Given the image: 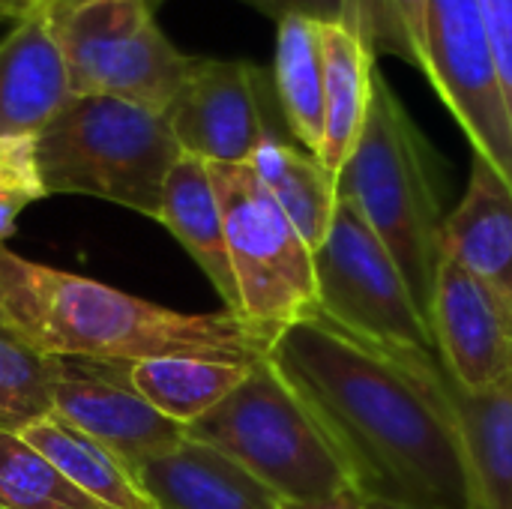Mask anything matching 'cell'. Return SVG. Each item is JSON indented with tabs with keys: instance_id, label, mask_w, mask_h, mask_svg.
<instances>
[{
	"instance_id": "1",
	"label": "cell",
	"mask_w": 512,
	"mask_h": 509,
	"mask_svg": "<svg viewBox=\"0 0 512 509\" xmlns=\"http://www.w3.org/2000/svg\"><path fill=\"white\" fill-rule=\"evenodd\" d=\"M267 360L366 498L477 509L453 384L435 354L384 348L318 315L285 327Z\"/></svg>"
},
{
	"instance_id": "2",
	"label": "cell",
	"mask_w": 512,
	"mask_h": 509,
	"mask_svg": "<svg viewBox=\"0 0 512 509\" xmlns=\"http://www.w3.org/2000/svg\"><path fill=\"white\" fill-rule=\"evenodd\" d=\"M0 327L51 357L138 363L210 357L255 366L273 336L237 312H177L0 246Z\"/></svg>"
},
{
	"instance_id": "3",
	"label": "cell",
	"mask_w": 512,
	"mask_h": 509,
	"mask_svg": "<svg viewBox=\"0 0 512 509\" xmlns=\"http://www.w3.org/2000/svg\"><path fill=\"white\" fill-rule=\"evenodd\" d=\"M336 195L378 234L429 318L444 228L435 159L381 72L357 147L336 174Z\"/></svg>"
},
{
	"instance_id": "4",
	"label": "cell",
	"mask_w": 512,
	"mask_h": 509,
	"mask_svg": "<svg viewBox=\"0 0 512 509\" xmlns=\"http://www.w3.org/2000/svg\"><path fill=\"white\" fill-rule=\"evenodd\" d=\"M36 156L48 195H90L159 222L183 150L165 114L111 96H75L36 135Z\"/></svg>"
},
{
	"instance_id": "5",
	"label": "cell",
	"mask_w": 512,
	"mask_h": 509,
	"mask_svg": "<svg viewBox=\"0 0 512 509\" xmlns=\"http://www.w3.org/2000/svg\"><path fill=\"white\" fill-rule=\"evenodd\" d=\"M186 435L231 459L285 504L321 501L354 486L333 444L270 360L255 363L249 378Z\"/></svg>"
},
{
	"instance_id": "6",
	"label": "cell",
	"mask_w": 512,
	"mask_h": 509,
	"mask_svg": "<svg viewBox=\"0 0 512 509\" xmlns=\"http://www.w3.org/2000/svg\"><path fill=\"white\" fill-rule=\"evenodd\" d=\"M210 165V162H207ZM240 318L267 336L318 318L315 252L291 225L252 165H210Z\"/></svg>"
},
{
	"instance_id": "7",
	"label": "cell",
	"mask_w": 512,
	"mask_h": 509,
	"mask_svg": "<svg viewBox=\"0 0 512 509\" xmlns=\"http://www.w3.org/2000/svg\"><path fill=\"white\" fill-rule=\"evenodd\" d=\"M75 96H111L165 114L198 57L156 21L153 0H75L54 9Z\"/></svg>"
},
{
	"instance_id": "8",
	"label": "cell",
	"mask_w": 512,
	"mask_h": 509,
	"mask_svg": "<svg viewBox=\"0 0 512 509\" xmlns=\"http://www.w3.org/2000/svg\"><path fill=\"white\" fill-rule=\"evenodd\" d=\"M315 285L318 315L345 333L396 351L435 354L429 318L408 279L378 234L342 198L324 243L315 249Z\"/></svg>"
},
{
	"instance_id": "9",
	"label": "cell",
	"mask_w": 512,
	"mask_h": 509,
	"mask_svg": "<svg viewBox=\"0 0 512 509\" xmlns=\"http://www.w3.org/2000/svg\"><path fill=\"white\" fill-rule=\"evenodd\" d=\"M420 72L468 135L474 156L512 186V120L480 0H429Z\"/></svg>"
},
{
	"instance_id": "10",
	"label": "cell",
	"mask_w": 512,
	"mask_h": 509,
	"mask_svg": "<svg viewBox=\"0 0 512 509\" xmlns=\"http://www.w3.org/2000/svg\"><path fill=\"white\" fill-rule=\"evenodd\" d=\"M270 111L282 114L276 84L261 66L198 57L165 120L183 153L210 165H249L267 138H291L285 123H273Z\"/></svg>"
},
{
	"instance_id": "11",
	"label": "cell",
	"mask_w": 512,
	"mask_h": 509,
	"mask_svg": "<svg viewBox=\"0 0 512 509\" xmlns=\"http://www.w3.org/2000/svg\"><path fill=\"white\" fill-rule=\"evenodd\" d=\"M54 417L111 453L135 480L141 465L177 450L186 426L162 417L129 384V363L60 357Z\"/></svg>"
},
{
	"instance_id": "12",
	"label": "cell",
	"mask_w": 512,
	"mask_h": 509,
	"mask_svg": "<svg viewBox=\"0 0 512 509\" xmlns=\"http://www.w3.org/2000/svg\"><path fill=\"white\" fill-rule=\"evenodd\" d=\"M429 327L435 354L459 390L483 393L512 378V303L447 258L435 273Z\"/></svg>"
},
{
	"instance_id": "13",
	"label": "cell",
	"mask_w": 512,
	"mask_h": 509,
	"mask_svg": "<svg viewBox=\"0 0 512 509\" xmlns=\"http://www.w3.org/2000/svg\"><path fill=\"white\" fill-rule=\"evenodd\" d=\"M72 99L54 9L12 24L0 39V135H39Z\"/></svg>"
},
{
	"instance_id": "14",
	"label": "cell",
	"mask_w": 512,
	"mask_h": 509,
	"mask_svg": "<svg viewBox=\"0 0 512 509\" xmlns=\"http://www.w3.org/2000/svg\"><path fill=\"white\" fill-rule=\"evenodd\" d=\"M441 258L492 285L512 303V186L480 156L459 207L444 216Z\"/></svg>"
},
{
	"instance_id": "15",
	"label": "cell",
	"mask_w": 512,
	"mask_h": 509,
	"mask_svg": "<svg viewBox=\"0 0 512 509\" xmlns=\"http://www.w3.org/2000/svg\"><path fill=\"white\" fill-rule=\"evenodd\" d=\"M135 483L159 509H285V501L222 453L186 441L141 465Z\"/></svg>"
},
{
	"instance_id": "16",
	"label": "cell",
	"mask_w": 512,
	"mask_h": 509,
	"mask_svg": "<svg viewBox=\"0 0 512 509\" xmlns=\"http://www.w3.org/2000/svg\"><path fill=\"white\" fill-rule=\"evenodd\" d=\"M159 222L177 237V243L192 255L201 273L210 279L228 312L240 315L237 282L225 243L222 204L213 186L210 165L198 156L183 153L168 174Z\"/></svg>"
},
{
	"instance_id": "17",
	"label": "cell",
	"mask_w": 512,
	"mask_h": 509,
	"mask_svg": "<svg viewBox=\"0 0 512 509\" xmlns=\"http://www.w3.org/2000/svg\"><path fill=\"white\" fill-rule=\"evenodd\" d=\"M324 45V144L318 162L336 180L342 165L357 147V138L366 123L372 84H375V57L372 42L345 21L321 24Z\"/></svg>"
},
{
	"instance_id": "18",
	"label": "cell",
	"mask_w": 512,
	"mask_h": 509,
	"mask_svg": "<svg viewBox=\"0 0 512 509\" xmlns=\"http://www.w3.org/2000/svg\"><path fill=\"white\" fill-rule=\"evenodd\" d=\"M321 24L303 15L276 24L273 84L288 135L315 159L324 144V45Z\"/></svg>"
},
{
	"instance_id": "19",
	"label": "cell",
	"mask_w": 512,
	"mask_h": 509,
	"mask_svg": "<svg viewBox=\"0 0 512 509\" xmlns=\"http://www.w3.org/2000/svg\"><path fill=\"white\" fill-rule=\"evenodd\" d=\"M453 402L477 509H512V378L483 393L453 384Z\"/></svg>"
},
{
	"instance_id": "20",
	"label": "cell",
	"mask_w": 512,
	"mask_h": 509,
	"mask_svg": "<svg viewBox=\"0 0 512 509\" xmlns=\"http://www.w3.org/2000/svg\"><path fill=\"white\" fill-rule=\"evenodd\" d=\"M252 366L210 360V357H156L129 363V384L162 417L192 426L222 405L246 378Z\"/></svg>"
},
{
	"instance_id": "21",
	"label": "cell",
	"mask_w": 512,
	"mask_h": 509,
	"mask_svg": "<svg viewBox=\"0 0 512 509\" xmlns=\"http://www.w3.org/2000/svg\"><path fill=\"white\" fill-rule=\"evenodd\" d=\"M249 165L315 252L324 243L339 204L336 180L327 168L285 135L267 138Z\"/></svg>"
},
{
	"instance_id": "22",
	"label": "cell",
	"mask_w": 512,
	"mask_h": 509,
	"mask_svg": "<svg viewBox=\"0 0 512 509\" xmlns=\"http://www.w3.org/2000/svg\"><path fill=\"white\" fill-rule=\"evenodd\" d=\"M63 360L42 354L0 327V435H18L54 411Z\"/></svg>"
},
{
	"instance_id": "23",
	"label": "cell",
	"mask_w": 512,
	"mask_h": 509,
	"mask_svg": "<svg viewBox=\"0 0 512 509\" xmlns=\"http://www.w3.org/2000/svg\"><path fill=\"white\" fill-rule=\"evenodd\" d=\"M0 509H111L15 435H0Z\"/></svg>"
},
{
	"instance_id": "24",
	"label": "cell",
	"mask_w": 512,
	"mask_h": 509,
	"mask_svg": "<svg viewBox=\"0 0 512 509\" xmlns=\"http://www.w3.org/2000/svg\"><path fill=\"white\" fill-rule=\"evenodd\" d=\"M429 0H375V48H387L423 69Z\"/></svg>"
},
{
	"instance_id": "25",
	"label": "cell",
	"mask_w": 512,
	"mask_h": 509,
	"mask_svg": "<svg viewBox=\"0 0 512 509\" xmlns=\"http://www.w3.org/2000/svg\"><path fill=\"white\" fill-rule=\"evenodd\" d=\"M48 198L39 174L36 135H0V201L27 207Z\"/></svg>"
},
{
	"instance_id": "26",
	"label": "cell",
	"mask_w": 512,
	"mask_h": 509,
	"mask_svg": "<svg viewBox=\"0 0 512 509\" xmlns=\"http://www.w3.org/2000/svg\"><path fill=\"white\" fill-rule=\"evenodd\" d=\"M243 3L255 6L276 24L294 15H303L312 21H345V24H354L369 39V18H366L363 0H243Z\"/></svg>"
},
{
	"instance_id": "27",
	"label": "cell",
	"mask_w": 512,
	"mask_h": 509,
	"mask_svg": "<svg viewBox=\"0 0 512 509\" xmlns=\"http://www.w3.org/2000/svg\"><path fill=\"white\" fill-rule=\"evenodd\" d=\"M480 12L489 30V45L512 120V0H480Z\"/></svg>"
},
{
	"instance_id": "28",
	"label": "cell",
	"mask_w": 512,
	"mask_h": 509,
	"mask_svg": "<svg viewBox=\"0 0 512 509\" xmlns=\"http://www.w3.org/2000/svg\"><path fill=\"white\" fill-rule=\"evenodd\" d=\"M285 509H369V501L360 489L348 486L330 498H321V501H303V504H285Z\"/></svg>"
},
{
	"instance_id": "29",
	"label": "cell",
	"mask_w": 512,
	"mask_h": 509,
	"mask_svg": "<svg viewBox=\"0 0 512 509\" xmlns=\"http://www.w3.org/2000/svg\"><path fill=\"white\" fill-rule=\"evenodd\" d=\"M45 9H54V0H0V21L18 24Z\"/></svg>"
},
{
	"instance_id": "30",
	"label": "cell",
	"mask_w": 512,
	"mask_h": 509,
	"mask_svg": "<svg viewBox=\"0 0 512 509\" xmlns=\"http://www.w3.org/2000/svg\"><path fill=\"white\" fill-rule=\"evenodd\" d=\"M18 213H21V207L3 204V201H0V246L15 234V219H18Z\"/></svg>"
},
{
	"instance_id": "31",
	"label": "cell",
	"mask_w": 512,
	"mask_h": 509,
	"mask_svg": "<svg viewBox=\"0 0 512 509\" xmlns=\"http://www.w3.org/2000/svg\"><path fill=\"white\" fill-rule=\"evenodd\" d=\"M366 3V18H369V39L375 45V0H363Z\"/></svg>"
},
{
	"instance_id": "32",
	"label": "cell",
	"mask_w": 512,
	"mask_h": 509,
	"mask_svg": "<svg viewBox=\"0 0 512 509\" xmlns=\"http://www.w3.org/2000/svg\"><path fill=\"white\" fill-rule=\"evenodd\" d=\"M366 501H369V509H408L399 504H387V501H372V498H366Z\"/></svg>"
},
{
	"instance_id": "33",
	"label": "cell",
	"mask_w": 512,
	"mask_h": 509,
	"mask_svg": "<svg viewBox=\"0 0 512 509\" xmlns=\"http://www.w3.org/2000/svg\"><path fill=\"white\" fill-rule=\"evenodd\" d=\"M69 3H75V0H54V9H60V6H69ZM156 6L162 3V0H153Z\"/></svg>"
}]
</instances>
